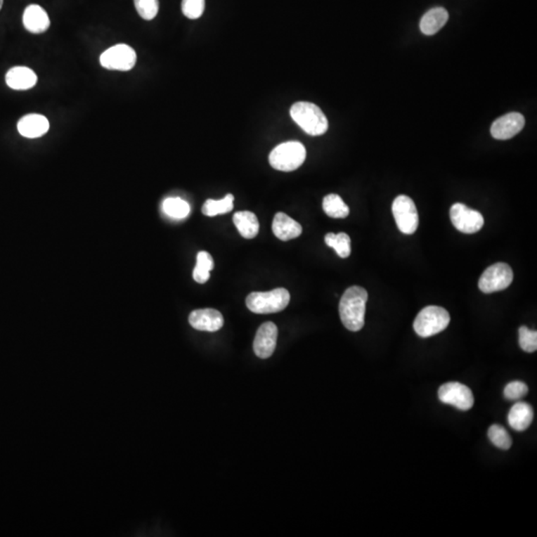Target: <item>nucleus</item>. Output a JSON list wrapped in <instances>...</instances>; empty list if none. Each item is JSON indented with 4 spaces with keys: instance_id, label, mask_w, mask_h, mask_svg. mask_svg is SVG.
Masks as SVG:
<instances>
[{
    "instance_id": "1",
    "label": "nucleus",
    "mask_w": 537,
    "mask_h": 537,
    "mask_svg": "<svg viewBox=\"0 0 537 537\" xmlns=\"http://www.w3.org/2000/svg\"><path fill=\"white\" fill-rule=\"evenodd\" d=\"M368 294L358 286L349 287L339 302V316L342 323L351 332H359L364 327L366 303Z\"/></svg>"
},
{
    "instance_id": "2",
    "label": "nucleus",
    "mask_w": 537,
    "mask_h": 537,
    "mask_svg": "<svg viewBox=\"0 0 537 537\" xmlns=\"http://www.w3.org/2000/svg\"><path fill=\"white\" fill-rule=\"evenodd\" d=\"M292 119L310 136H321L327 133L328 121L318 105L309 102H298L292 105Z\"/></svg>"
},
{
    "instance_id": "3",
    "label": "nucleus",
    "mask_w": 537,
    "mask_h": 537,
    "mask_svg": "<svg viewBox=\"0 0 537 537\" xmlns=\"http://www.w3.org/2000/svg\"><path fill=\"white\" fill-rule=\"evenodd\" d=\"M291 296L284 287L270 292H253L247 297L246 304L249 310L255 313H275L284 311L290 303Z\"/></svg>"
},
{
    "instance_id": "4",
    "label": "nucleus",
    "mask_w": 537,
    "mask_h": 537,
    "mask_svg": "<svg viewBox=\"0 0 537 537\" xmlns=\"http://www.w3.org/2000/svg\"><path fill=\"white\" fill-rule=\"evenodd\" d=\"M306 150L299 141H287L276 146L268 155L272 167L280 172H294L306 160Z\"/></svg>"
},
{
    "instance_id": "5",
    "label": "nucleus",
    "mask_w": 537,
    "mask_h": 537,
    "mask_svg": "<svg viewBox=\"0 0 537 537\" xmlns=\"http://www.w3.org/2000/svg\"><path fill=\"white\" fill-rule=\"evenodd\" d=\"M450 313L437 306L424 308L415 318L413 328L421 337H430L442 332L449 325Z\"/></svg>"
},
{
    "instance_id": "6",
    "label": "nucleus",
    "mask_w": 537,
    "mask_h": 537,
    "mask_svg": "<svg viewBox=\"0 0 537 537\" xmlns=\"http://www.w3.org/2000/svg\"><path fill=\"white\" fill-rule=\"evenodd\" d=\"M514 280L512 268L505 263H496L486 268L479 280V287L485 294L503 291Z\"/></svg>"
},
{
    "instance_id": "7",
    "label": "nucleus",
    "mask_w": 537,
    "mask_h": 537,
    "mask_svg": "<svg viewBox=\"0 0 537 537\" xmlns=\"http://www.w3.org/2000/svg\"><path fill=\"white\" fill-rule=\"evenodd\" d=\"M392 212L398 229L402 233L411 235L416 232L419 225L418 211L411 198L406 195L397 196L393 201Z\"/></svg>"
},
{
    "instance_id": "8",
    "label": "nucleus",
    "mask_w": 537,
    "mask_h": 537,
    "mask_svg": "<svg viewBox=\"0 0 537 537\" xmlns=\"http://www.w3.org/2000/svg\"><path fill=\"white\" fill-rule=\"evenodd\" d=\"M136 62V54L127 44L115 45L105 50L100 57V63L108 70L129 71Z\"/></svg>"
},
{
    "instance_id": "9",
    "label": "nucleus",
    "mask_w": 537,
    "mask_h": 537,
    "mask_svg": "<svg viewBox=\"0 0 537 537\" xmlns=\"http://www.w3.org/2000/svg\"><path fill=\"white\" fill-rule=\"evenodd\" d=\"M439 399L445 404L467 411L474 406L473 392L467 386L459 382L445 383L439 388Z\"/></svg>"
},
{
    "instance_id": "10",
    "label": "nucleus",
    "mask_w": 537,
    "mask_h": 537,
    "mask_svg": "<svg viewBox=\"0 0 537 537\" xmlns=\"http://www.w3.org/2000/svg\"><path fill=\"white\" fill-rule=\"evenodd\" d=\"M450 218L455 229L466 234L479 232L484 226L483 215L462 203H455L450 209Z\"/></svg>"
},
{
    "instance_id": "11",
    "label": "nucleus",
    "mask_w": 537,
    "mask_h": 537,
    "mask_svg": "<svg viewBox=\"0 0 537 537\" xmlns=\"http://www.w3.org/2000/svg\"><path fill=\"white\" fill-rule=\"evenodd\" d=\"M278 339V328L272 321L261 325L254 339L253 349L259 358L267 359L274 354Z\"/></svg>"
},
{
    "instance_id": "12",
    "label": "nucleus",
    "mask_w": 537,
    "mask_h": 537,
    "mask_svg": "<svg viewBox=\"0 0 537 537\" xmlns=\"http://www.w3.org/2000/svg\"><path fill=\"white\" fill-rule=\"evenodd\" d=\"M526 119L519 112H510L491 124V134L496 140H510L524 129Z\"/></svg>"
},
{
    "instance_id": "13",
    "label": "nucleus",
    "mask_w": 537,
    "mask_h": 537,
    "mask_svg": "<svg viewBox=\"0 0 537 537\" xmlns=\"http://www.w3.org/2000/svg\"><path fill=\"white\" fill-rule=\"evenodd\" d=\"M188 321L191 327L201 332H218L224 325L222 313L214 309L193 311L189 315Z\"/></svg>"
},
{
    "instance_id": "14",
    "label": "nucleus",
    "mask_w": 537,
    "mask_h": 537,
    "mask_svg": "<svg viewBox=\"0 0 537 537\" xmlns=\"http://www.w3.org/2000/svg\"><path fill=\"white\" fill-rule=\"evenodd\" d=\"M49 128L47 117L39 114L26 115L19 119L18 124L19 134L28 138H40L47 134Z\"/></svg>"
},
{
    "instance_id": "15",
    "label": "nucleus",
    "mask_w": 537,
    "mask_h": 537,
    "mask_svg": "<svg viewBox=\"0 0 537 537\" xmlns=\"http://www.w3.org/2000/svg\"><path fill=\"white\" fill-rule=\"evenodd\" d=\"M24 27L33 34L44 33L50 27V19L47 12L37 4L26 7L23 14Z\"/></svg>"
},
{
    "instance_id": "16",
    "label": "nucleus",
    "mask_w": 537,
    "mask_h": 537,
    "mask_svg": "<svg viewBox=\"0 0 537 537\" xmlns=\"http://www.w3.org/2000/svg\"><path fill=\"white\" fill-rule=\"evenodd\" d=\"M37 75L27 67H13L7 72L6 81L7 86L13 90H30L37 84Z\"/></svg>"
},
{
    "instance_id": "17",
    "label": "nucleus",
    "mask_w": 537,
    "mask_h": 537,
    "mask_svg": "<svg viewBox=\"0 0 537 537\" xmlns=\"http://www.w3.org/2000/svg\"><path fill=\"white\" fill-rule=\"evenodd\" d=\"M272 229L275 236L282 241L298 238L303 232L301 224L283 212L275 215Z\"/></svg>"
},
{
    "instance_id": "18",
    "label": "nucleus",
    "mask_w": 537,
    "mask_h": 537,
    "mask_svg": "<svg viewBox=\"0 0 537 537\" xmlns=\"http://www.w3.org/2000/svg\"><path fill=\"white\" fill-rule=\"evenodd\" d=\"M533 416V409L529 403L519 402L512 406L508 413V424L514 430L522 432L531 425Z\"/></svg>"
},
{
    "instance_id": "19",
    "label": "nucleus",
    "mask_w": 537,
    "mask_h": 537,
    "mask_svg": "<svg viewBox=\"0 0 537 537\" xmlns=\"http://www.w3.org/2000/svg\"><path fill=\"white\" fill-rule=\"evenodd\" d=\"M449 13L443 7H436L424 14L420 21V30L425 35H434L444 27Z\"/></svg>"
},
{
    "instance_id": "20",
    "label": "nucleus",
    "mask_w": 537,
    "mask_h": 537,
    "mask_svg": "<svg viewBox=\"0 0 537 537\" xmlns=\"http://www.w3.org/2000/svg\"><path fill=\"white\" fill-rule=\"evenodd\" d=\"M233 222L239 233L244 238L253 239L257 236L260 225H259L257 216L250 211H240L235 213Z\"/></svg>"
},
{
    "instance_id": "21",
    "label": "nucleus",
    "mask_w": 537,
    "mask_h": 537,
    "mask_svg": "<svg viewBox=\"0 0 537 537\" xmlns=\"http://www.w3.org/2000/svg\"><path fill=\"white\" fill-rule=\"evenodd\" d=\"M323 208L328 216L335 219H344L349 215V206L337 194H328L323 198Z\"/></svg>"
},
{
    "instance_id": "22",
    "label": "nucleus",
    "mask_w": 537,
    "mask_h": 537,
    "mask_svg": "<svg viewBox=\"0 0 537 537\" xmlns=\"http://www.w3.org/2000/svg\"><path fill=\"white\" fill-rule=\"evenodd\" d=\"M214 268L213 258L208 252H199L198 263L193 270V279L199 284H205L210 278V272Z\"/></svg>"
},
{
    "instance_id": "23",
    "label": "nucleus",
    "mask_w": 537,
    "mask_h": 537,
    "mask_svg": "<svg viewBox=\"0 0 537 537\" xmlns=\"http://www.w3.org/2000/svg\"><path fill=\"white\" fill-rule=\"evenodd\" d=\"M234 196L232 194H227L221 200H213L208 199L206 200L202 207V213L206 216L213 217L219 214H225L233 209Z\"/></svg>"
},
{
    "instance_id": "24",
    "label": "nucleus",
    "mask_w": 537,
    "mask_h": 537,
    "mask_svg": "<svg viewBox=\"0 0 537 537\" xmlns=\"http://www.w3.org/2000/svg\"><path fill=\"white\" fill-rule=\"evenodd\" d=\"M325 241L328 247L335 249L340 258L345 259L351 255V237L347 233H328L325 235Z\"/></svg>"
},
{
    "instance_id": "25",
    "label": "nucleus",
    "mask_w": 537,
    "mask_h": 537,
    "mask_svg": "<svg viewBox=\"0 0 537 537\" xmlns=\"http://www.w3.org/2000/svg\"><path fill=\"white\" fill-rule=\"evenodd\" d=\"M165 214L176 219H183L188 216L190 212V206L183 199L170 198L165 199L162 205Z\"/></svg>"
},
{
    "instance_id": "26",
    "label": "nucleus",
    "mask_w": 537,
    "mask_h": 537,
    "mask_svg": "<svg viewBox=\"0 0 537 537\" xmlns=\"http://www.w3.org/2000/svg\"><path fill=\"white\" fill-rule=\"evenodd\" d=\"M488 436L491 442L498 449L508 450L512 447V441L510 434L503 427L498 425V424L490 427Z\"/></svg>"
},
{
    "instance_id": "27",
    "label": "nucleus",
    "mask_w": 537,
    "mask_h": 537,
    "mask_svg": "<svg viewBox=\"0 0 537 537\" xmlns=\"http://www.w3.org/2000/svg\"><path fill=\"white\" fill-rule=\"evenodd\" d=\"M138 15L145 20H153L157 15L158 0H134Z\"/></svg>"
},
{
    "instance_id": "28",
    "label": "nucleus",
    "mask_w": 537,
    "mask_h": 537,
    "mask_svg": "<svg viewBox=\"0 0 537 537\" xmlns=\"http://www.w3.org/2000/svg\"><path fill=\"white\" fill-rule=\"evenodd\" d=\"M519 345L522 351L526 352L536 351L537 349V332L536 330H529L526 325L519 328Z\"/></svg>"
},
{
    "instance_id": "29",
    "label": "nucleus",
    "mask_w": 537,
    "mask_h": 537,
    "mask_svg": "<svg viewBox=\"0 0 537 537\" xmlns=\"http://www.w3.org/2000/svg\"><path fill=\"white\" fill-rule=\"evenodd\" d=\"M182 12L189 19H198L205 9V0H182Z\"/></svg>"
},
{
    "instance_id": "30",
    "label": "nucleus",
    "mask_w": 537,
    "mask_h": 537,
    "mask_svg": "<svg viewBox=\"0 0 537 537\" xmlns=\"http://www.w3.org/2000/svg\"><path fill=\"white\" fill-rule=\"evenodd\" d=\"M529 392V387L526 383L522 381H512L505 386L503 395L508 400H519L526 396Z\"/></svg>"
},
{
    "instance_id": "31",
    "label": "nucleus",
    "mask_w": 537,
    "mask_h": 537,
    "mask_svg": "<svg viewBox=\"0 0 537 537\" xmlns=\"http://www.w3.org/2000/svg\"><path fill=\"white\" fill-rule=\"evenodd\" d=\"M2 4H4V0H0V11H1Z\"/></svg>"
}]
</instances>
